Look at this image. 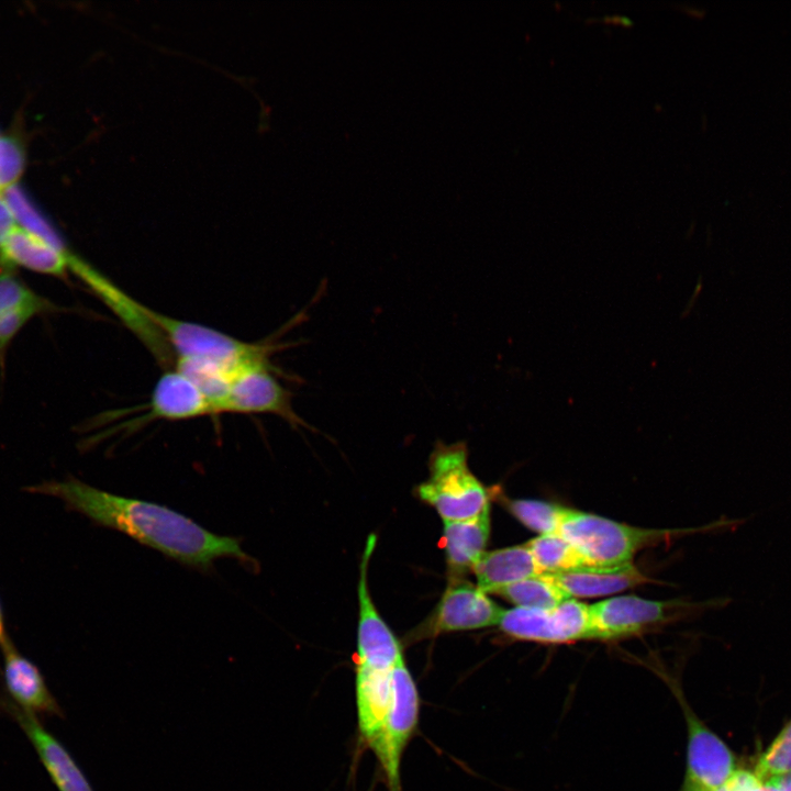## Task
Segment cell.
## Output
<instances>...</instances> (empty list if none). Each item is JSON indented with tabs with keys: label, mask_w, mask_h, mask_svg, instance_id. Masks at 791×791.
<instances>
[{
	"label": "cell",
	"mask_w": 791,
	"mask_h": 791,
	"mask_svg": "<svg viewBox=\"0 0 791 791\" xmlns=\"http://www.w3.org/2000/svg\"><path fill=\"white\" fill-rule=\"evenodd\" d=\"M392 687L391 709L368 747L379 761L386 777L388 791H402L401 757L416 728L420 713L419 691L403 657L392 669Z\"/></svg>",
	"instance_id": "5b68a950"
},
{
	"label": "cell",
	"mask_w": 791,
	"mask_h": 791,
	"mask_svg": "<svg viewBox=\"0 0 791 791\" xmlns=\"http://www.w3.org/2000/svg\"><path fill=\"white\" fill-rule=\"evenodd\" d=\"M70 256L68 248L60 249L19 224L0 243V269L22 267L65 278Z\"/></svg>",
	"instance_id": "5bb4252c"
},
{
	"label": "cell",
	"mask_w": 791,
	"mask_h": 791,
	"mask_svg": "<svg viewBox=\"0 0 791 791\" xmlns=\"http://www.w3.org/2000/svg\"><path fill=\"white\" fill-rule=\"evenodd\" d=\"M497 594L517 608L528 609H552L569 599L545 575L530 577L510 584Z\"/></svg>",
	"instance_id": "7402d4cb"
},
{
	"label": "cell",
	"mask_w": 791,
	"mask_h": 791,
	"mask_svg": "<svg viewBox=\"0 0 791 791\" xmlns=\"http://www.w3.org/2000/svg\"><path fill=\"white\" fill-rule=\"evenodd\" d=\"M54 309V304L26 286L14 269H0V361H4L10 343L32 317Z\"/></svg>",
	"instance_id": "e0dca14e"
},
{
	"label": "cell",
	"mask_w": 791,
	"mask_h": 791,
	"mask_svg": "<svg viewBox=\"0 0 791 791\" xmlns=\"http://www.w3.org/2000/svg\"><path fill=\"white\" fill-rule=\"evenodd\" d=\"M503 611L477 584L465 579L450 580L437 605L408 634L406 642L489 627L499 623Z\"/></svg>",
	"instance_id": "52a82bcc"
},
{
	"label": "cell",
	"mask_w": 791,
	"mask_h": 791,
	"mask_svg": "<svg viewBox=\"0 0 791 791\" xmlns=\"http://www.w3.org/2000/svg\"><path fill=\"white\" fill-rule=\"evenodd\" d=\"M376 542L375 534L367 537L360 562L357 664L392 667L403 657L402 648L377 611L367 583L368 566Z\"/></svg>",
	"instance_id": "8fae6325"
},
{
	"label": "cell",
	"mask_w": 791,
	"mask_h": 791,
	"mask_svg": "<svg viewBox=\"0 0 791 791\" xmlns=\"http://www.w3.org/2000/svg\"><path fill=\"white\" fill-rule=\"evenodd\" d=\"M490 536V505L478 515L444 522L443 539L448 581L464 579L486 553Z\"/></svg>",
	"instance_id": "ac0fdd59"
},
{
	"label": "cell",
	"mask_w": 791,
	"mask_h": 791,
	"mask_svg": "<svg viewBox=\"0 0 791 791\" xmlns=\"http://www.w3.org/2000/svg\"><path fill=\"white\" fill-rule=\"evenodd\" d=\"M687 724V762L679 791H716L737 771V761L728 746L689 706L681 690L669 683Z\"/></svg>",
	"instance_id": "8992f818"
},
{
	"label": "cell",
	"mask_w": 791,
	"mask_h": 791,
	"mask_svg": "<svg viewBox=\"0 0 791 791\" xmlns=\"http://www.w3.org/2000/svg\"><path fill=\"white\" fill-rule=\"evenodd\" d=\"M477 587L487 594L542 575L526 544L486 552L472 569Z\"/></svg>",
	"instance_id": "ffe728a7"
},
{
	"label": "cell",
	"mask_w": 791,
	"mask_h": 791,
	"mask_svg": "<svg viewBox=\"0 0 791 791\" xmlns=\"http://www.w3.org/2000/svg\"><path fill=\"white\" fill-rule=\"evenodd\" d=\"M14 213L4 194L0 192V243L16 226Z\"/></svg>",
	"instance_id": "484cf974"
},
{
	"label": "cell",
	"mask_w": 791,
	"mask_h": 791,
	"mask_svg": "<svg viewBox=\"0 0 791 791\" xmlns=\"http://www.w3.org/2000/svg\"><path fill=\"white\" fill-rule=\"evenodd\" d=\"M543 575L572 599L603 597L649 581L632 562L614 567H583Z\"/></svg>",
	"instance_id": "d6986e66"
},
{
	"label": "cell",
	"mask_w": 791,
	"mask_h": 791,
	"mask_svg": "<svg viewBox=\"0 0 791 791\" xmlns=\"http://www.w3.org/2000/svg\"><path fill=\"white\" fill-rule=\"evenodd\" d=\"M1 651L3 682L11 702L36 717H62L63 709L49 691L40 668L23 656L12 642Z\"/></svg>",
	"instance_id": "4fadbf2b"
},
{
	"label": "cell",
	"mask_w": 791,
	"mask_h": 791,
	"mask_svg": "<svg viewBox=\"0 0 791 791\" xmlns=\"http://www.w3.org/2000/svg\"><path fill=\"white\" fill-rule=\"evenodd\" d=\"M148 314L163 333L177 358H202L241 370L255 364L270 363L281 344H253L236 339L212 327L174 319L148 308Z\"/></svg>",
	"instance_id": "277c9868"
},
{
	"label": "cell",
	"mask_w": 791,
	"mask_h": 791,
	"mask_svg": "<svg viewBox=\"0 0 791 791\" xmlns=\"http://www.w3.org/2000/svg\"><path fill=\"white\" fill-rule=\"evenodd\" d=\"M677 601H655L636 595L610 598L592 605L590 639H612L642 632L677 615Z\"/></svg>",
	"instance_id": "30bf717a"
},
{
	"label": "cell",
	"mask_w": 791,
	"mask_h": 791,
	"mask_svg": "<svg viewBox=\"0 0 791 791\" xmlns=\"http://www.w3.org/2000/svg\"><path fill=\"white\" fill-rule=\"evenodd\" d=\"M11 642L12 640L7 631L4 612H3L2 603L0 600V649L5 647Z\"/></svg>",
	"instance_id": "83f0119b"
},
{
	"label": "cell",
	"mask_w": 791,
	"mask_h": 791,
	"mask_svg": "<svg viewBox=\"0 0 791 791\" xmlns=\"http://www.w3.org/2000/svg\"><path fill=\"white\" fill-rule=\"evenodd\" d=\"M0 706L24 732L58 791H94L73 756L38 717L8 700H0Z\"/></svg>",
	"instance_id": "7c38bea8"
},
{
	"label": "cell",
	"mask_w": 791,
	"mask_h": 791,
	"mask_svg": "<svg viewBox=\"0 0 791 791\" xmlns=\"http://www.w3.org/2000/svg\"><path fill=\"white\" fill-rule=\"evenodd\" d=\"M716 791H728L727 783H726L725 786H723L722 788H720L718 790H716Z\"/></svg>",
	"instance_id": "4dcf8cb0"
},
{
	"label": "cell",
	"mask_w": 791,
	"mask_h": 791,
	"mask_svg": "<svg viewBox=\"0 0 791 791\" xmlns=\"http://www.w3.org/2000/svg\"><path fill=\"white\" fill-rule=\"evenodd\" d=\"M677 531L642 528L565 508L558 530L592 567L631 564L640 549L677 535Z\"/></svg>",
	"instance_id": "3957f363"
},
{
	"label": "cell",
	"mask_w": 791,
	"mask_h": 791,
	"mask_svg": "<svg viewBox=\"0 0 791 791\" xmlns=\"http://www.w3.org/2000/svg\"><path fill=\"white\" fill-rule=\"evenodd\" d=\"M26 165V153L20 140L0 134V192L18 185Z\"/></svg>",
	"instance_id": "d4e9b609"
},
{
	"label": "cell",
	"mask_w": 791,
	"mask_h": 791,
	"mask_svg": "<svg viewBox=\"0 0 791 791\" xmlns=\"http://www.w3.org/2000/svg\"><path fill=\"white\" fill-rule=\"evenodd\" d=\"M788 772H791V720L761 754L755 769L762 781Z\"/></svg>",
	"instance_id": "cb8c5ba5"
},
{
	"label": "cell",
	"mask_w": 791,
	"mask_h": 791,
	"mask_svg": "<svg viewBox=\"0 0 791 791\" xmlns=\"http://www.w3.org/2000/svg\"><path fill=\"white\" fill-rule=\"evenodd\" d=\"M601 20L605 22L622 24L624 26H631L633 24V21L628 16L624 15H605L602 16Z\"/></svg>",
	"instance_id": "f1b7e54d"
},
{
	"label": "cell",
	"mask_w": 791,
	"mask_h": 791,
	"mask_svg": "<svg viewBox=\"0 0 791 791\" xmlns=\"http://www.w3.org/2000/svg\"><path fill=\"white\" fill-rule=\"evenodd\" d=\"M766 781L776 786L779 791H791V772L772 777Z\"/></svg>",
	"instance_id": "4316f807"
},
{
	"label": "cell",
	"mask_w": 791,
	"mask_h": 791,
	"mask_svg": "<svg viewBox=\"0 0 791 791\" xmlns=\"http://www.w3.org/2000/svg\"><path fill=\"white\" fill-rule=\"evenodd\" d=\"M430 476L416 488L443 522L474 517L490 505V491L471 472L464 442H437L428 463Z\"/></svg>",
	"instance_id": "7a4b0ae2"
},
{
	"label": "cell",
	"mask_w": 791,
	"mask_h": 791,
	"mask_svg": "<svg viewBox=\"0 0 791 791\" xmlns=\"http://www.w3.org/2000/svg\"><path fill=\"white\" fill-rule=\"evenodd\" d=\"M498 625L504 634L520 640L565 644L590 639L589 605L572 598L552 609L504 610Z\"/></svg>",
	"instance_id": "ba28073f"
},
{
	"label": "cell",
	"mask_w": 791,
	"mask_h": 791,
	"mask_svg": "<svg viewBox=\"0 0 791 791\" xmlns=\"http://www.w3.org/2000/svg\"><path fill=\"white\" fill-rule=\"evenodd\" d=\"M526 545L542 575L592 567L581 553L559 534L538 535Z\"/></svg>",
	"instance_id": "44dd1931"
},
{
	"label": "cell",
	"mask_w": 791,
	"mask_h": 791,
	"mask_svg": "<svg viewBox=\"0 0 791 791\" xmlns=\"http://www.w3.org/2000/svg\"><path fill=\"white\" fill-rule=\"evenodd\" d=\"M509 511L526 527L539 535L557 534L565 508L538 500H508Z\"/></svg>",
	"instance_id": "603a6c76"
},
{
	"label": "cell",
	"mask_w": 791,
	"mask_h": 791,
	"mask_svg": "<svg viewBox=\"0 0 791 791\" xmlns=\"http://www.w3.org/2000/svg\"><path fill=\"white\" fill-rule=\"evenodd\" d=\"M204 415H214L211 402L190 379L171 368L166 369L157 380L152 392L149 412L142 421H178Z\"/></svg>",
	"instance_id": "9a60e30c"
},
{
	"label": "cell",
	"mask_w": 791,
	"mask_h": 791,
	"mask_svg": "<svg viewBox=\"0 0 791 791\" xmlns=\"http://www.w3.org/2000/svg\"><path fill=\"white\" fill-rule=\"evenodd\" d=\"M29 493L62 500L94 524L120 531L178 562L209 570L218 558L255 565L235 537L209 532L191 519L152 502L115 495L68 476L24 488Z\"/></svg>",
	"instance_id": "6da1fadb"
},
{
	"label": "cell",
	"mask_w": 791,
	"mask_h": 791,
	"mask_svg": "<svg viewBox=\"0 0 791 791\" xmlns=\"http://www.w3.org/2000/svg\"><path fill=\"white\" fill-rule=\"evenodd\" d=\"M749 791H779V789L768 781H762Z\"/></svg>",
	"instance_id": "f546056e"
},
{
	"label": "cell",
	"mask_w": 791,
	"mask_h": 791,
	"mask_svg": "<svg viewBox=\"0 0 791 791\" xmlns=\"http://www.w3.org/2000/svg\"><path fill=\"white\" fill-rule=\"evenodd\" d=\"M276 375L280 376L282 371L271 363L255 364L241 369L232 380L219 414H274L292 427L311 428L294 411L291 391L280 383Z\"/></svg>",
	"instance_id": "9c48e42d"
},
{
	"label": "cell",
	"mask_w": 791,
	"mask_h": 791,
	"mask_svg": "<svg viewBox=\"0 0 791 791\" xmlns=\"http://www.w3.org/2000/svg\"><path fill=\"white\" fill-rule=\"evenodd\" d=\"M393 667L364 664H357L356 666L355 689L358 728L360 737L367 746L377 736L391 709L393 702Z\"/></svg>",
	"instance_id": "2e32d148"
}]
</instances>
